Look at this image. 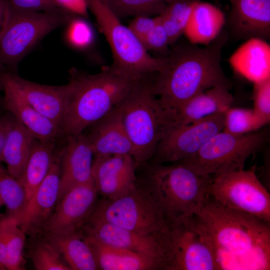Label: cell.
Returning a JSON list of instances; mask_svg holds the SVG:
<instances>
[{"label":"cell","mask_w":270,"mask_h":270,"mask_svg":"<svg viewBox=\"0 0 270 270\" xmlns=\"http://www.w3.org/2000/svg\"><path fill=\"white\" fill-rule=\"evenodd\" d=\"M202 0H168L158 16L167 32L170 46L183 34L194 6Z\"/></svg>","instance_id":"f1b7e54d"},{"label":"cell","mask_w":270,"mask_h":270,"mask_svg":"<svg viewBox=\"0 0 270 270\" xmlns=\"http://www.w3.org/2000/svg\"><path fill=\"white\" fill-rule=\"evenodd\" d=\"M16 10L28 12H52L61 9L54 0H7Z\"/></svg>","instance_id":"74e56055"},{"label":"cell","mask_w":270,"mask_h":270,"mask_svg":"<svg viewBox=\"0 0 270 270\" xmlns=\"http://www.w3.org/2000/svg\"><path fill=\"white\" fill-rule=\"evenodd\" d=\"M107 244L154 258L163 265L162 236L142 234L90 216L80 230Z\"/></svg>","instance_id":"2e32d148"},{"label":"cell","mask_w":270,"mask_h":270,"mask_svg":"<svg viewBox=\"0 0 270 270\" xmlns=\"http://www.w3.org/2000/svg\"><path fill=\"white\" fill-rule=\"evenodd\" d=\"M269 140L267 129L243 134L220 131L195 154L179 162L196 172L214 176L244 169L248 158Z\"/></svg>","instance_id":"9c48e42d"},{"label":"cell","mask_w":270,"mask_h":270,"mask_svg":"<svg viewBox=\"0 0 270 270\" xmlns=\"http://www.w3.org/2000/svg\"><path fill=\"white\" fill-rule=\"evenodd\" d=\"M60 8L75 14L88 17L87 0H54Z\"/></svg>","instance_id":"ab89813d"},{"label":"cell","mask_w":270,"mask_h":270,"mask_svg":"<svg viewBox=\"0 0 270 270\" xmlns=\"http://www.w3.org/2000/svg\"><path fill=\"white\" fill-rule=\"evenodd\" d=\"M136 165L127 154L95 157L92 175L98 194L104 198H118L134 188L138 182Z\"/></svg>","instance_id":"e0dca14e"},{"label":"cell","mask_w":270,"mask_h":270,"mask_svg":"<svg viewBox=\"0 0 270 270\" xmlns=\"http://www.w3.org/2000/svg\"><path fill=\"white\" fill-rule=\"evenodd\" d=\"M6 126V136L2 159L8 172L18 180L24 170L32 145L34 135L12 114L3 117Z\"/></svg>","instance_id":"cb8c5ba5"},{"label":"cell","mask_w":270,"mask_h":270,"mask_svg":"<svg viewBox=\"0 0 270 270\" xmlns=\"http://www.w3.org/2000/svg\"><path fill=\"white\" fill-rule=\"evenodd\" d=\"M0 196L6 208L3 218L16 221L26 204L24 189L0 163Z\"/></svg>","instance_id":"f546056e"},{"label":"cell","mask_w":270,"mask_h":270,"mask_svg":"<svg viewBox=\"0 0 270 270\" xmlns=\"http://www.w3.org/2000/svg\"><path fill=\"white\" fill-rule=\"evenodd\" d=\"M224 112H219L173 128L158 144L152 156L153 162H177L195 154L213 136L222 130Z\"/></svg>","instance_id":"7c38bea8"},{"label":"cell","mask_w":270,"mask_h":270,"mask_svg":"<svg viewBox=\"0 0 270 270\" xmlns=\"http://www.w3.org/2000/svg\"><path fill=\"white\" fill-rule=\"evenodd\" d=\"M0 227L6 244L7 270H24L26 260L24 256V248L26 234L13 220L2 218Z\"/></svg>","instance_id":"4dcf8cb0"},{"label":"cell","mask_w":270,"mask_h":270,"mask_svg":"<svg viewBox=\"0 0 270 270\" xmlns=\"http://www.w3.org/2000/svg\"><path fill=\"white\" fill-rule=\"evenodd\" d=\"M158 20V16L154 18L139 16L134 17L128 27L140 41L154 28Z\"/></svg>","instance_id":"f35d334b"},{"label":"cell","mask_w":270,"mask_h":270,"mask_svg":"<svg viewBox=\"0 0 270 270\" xmlns=\"http://www.w3.org/2000/svg\"><path fill=\"white\" fill-rule=\"evenodd\" d=\"M89 8L96 18L110 47L113 64L138 78L159 71L164 57L151 56L140 40L128 27L123 25L103 0H87Z\"/></svg>","instance_id":"30bf717a"},{"label":"cell","mask_w":270,"mask_h":270,"mask_svg":"<svg viewBox=\"0 0 270 270\" xmlns=\"http://www.w3.org/2000/svg\"><path fill=\"white\" fill-rule=\"evenodd\" d=\"M150 74L140 78L116 106L137 168L153 156L159 142L177 126L172 110L154 94Z\"/></svg>","instance_id":"277c9868"},{"label":"cell","mask_w":270,"mask_h":270,"mask_svg":"<svg viewBox=\"0 0 270 270\" xmlns=\"http://www.w3.org/2000/svg\"><path fill=\"white\" fill-rule=\"evenodd\" d=\"M6 136V126L2 118H0V163L2 162V152Z\"/></svg>","instance_id":"7bdbcfd3"},{"label":"cell","mask_w":270,"mask_h":270,"mask_svg":"<svg viewBox=\"0 0 270 270\" xmlns=\"http://www.w3.org/2000/svg\"><path fill=\"white\" fill-rule=\"evenodd\" d=\"M74 14L62 8L46 12L24 11L8 4V22L0 36V65L17 72L18 64L26 54L48 33L67 24Z\"/></svg>","instance_id":"52a82bcc"},{"label":"cell","mask_w":270,"mask_h":270,"mask_svg":"<svg viewBox=\"0 0 270 270\" xmlns=\"http://www.w3.org/2000/svg\"><path fill=\"white\" fill-rule=\"evenodd\" d=\"M90 126L86 136L95 157L127 154L133 158L134 147L116 106Z\"/></svg>","instance_id":"ffe728a7"},{"label":"cell","mask_w":270,"mask_h":270,"mask_svg":"<svg viewBox=\"0 0 270 270\" xmlns=\"http://www.w3.org/2000/svg\"><path fill=\"white\" fill-rule=\"evenodd\" d=\"M209 193L228 208L270 222V194L254 169L212 176Z\"/></svg>","instance_id":"8fae6325"},{"label":"cell","mask_w":270,"mask_h":270,"mask_svg":"<svg viewBox=\"0 0 270 270\" xmlns=\"http://www.w3.org/2000/svg\"><path fill=\"white\" fill-rule=\"evenodd\" d=\"M195 214L210 237L218 270L270 269V222L210 198Z\"/></svg>","instance_id":"7a4b0ae2"},{"label":"cell","mask_w":270,"mask_h":270,"mask_svg":"<svg viewBox=\"0 0 270 270\" xmlns=\"http://www.w3.org/2000/svg\"><path fill=\"white\" fill-rule=\"evenodd\" d=\"M234 98L230 90L214 87L194 96L173 110L177 126L191 124L232 106Z\"/></svg>","instance_id":"603a6c76"},{"label":"cell","mask_w":270,"mask_h":270,"mask_svg":"<svg viewBox=\"0 0 270 270\" xmlns=\"http://www.w3.org/2000/svg\"><path fill=\"white\" fill-rule=\"evenodd\" d=\"M253 100V110L268 124L270 120V78L254 83Z\"/></svg>","instance_id":"d590c367"},{"label":"cell","mask_w":270,"mask_h":270,"mask_svg":"<svg viewBox=\"0 0 270 270\" xmlns=\"http://www.w3.org/2000/svg\"><path fill=\"white\" fill-rule=\"evenodd\" d=\"M119 18L159 15L168 0H103Z\"/></svg>","instance_id":"1f68e13d"},{"label":"cell","mask_w":270,"mask_h":270,"mask_svg":"<svg viewBox=\"0 0 270 270\" xmlns=\"http://www.w3.org/2000/svg\"><path fill=\"white\" fill-rule=\"evenodd\" d=\"M142 166L144 172L138 181L150 192L168 224L195 214L210 199L211 176L180 162Z\"/></svg>","instance_id":"5b68a950"},{"label":"cell","mask_w":270,"mask_h":270,"mask_svg":"<svg viewBox=\"0 0 270 270\" xmlns=\"http://www.w3.org/2000/svg\"><path fill=\"white\" fill-rule=\"evenodd\" d=\"M46 238L58 248L70 270H99L90 247L79 230L60 235L46 233Z\"/></svg>","instance_id":"83f0119b"},{"label":"cell","mask_w":270,"mask_h":270,"mask_svg":"<svg viewBox=\"0 0 270 270\" xmlns=\"http://www.w3.org/2000/svg\"><path fill=\"white\" fill-rule=\"evenodd\" d=\"M5 108L40 140H54L65 136L62 130L25 101L1 77Z\"/></svg>","instance_id":"7402d4cb"},{"label":"cell","mask_w":270,"mask_h":270,"mask_svg":"<svg viewBox=\"0 0 270 270\" xmlns=\"http://www.w3.org/2000/svg\"><path fill=\"white\" fill-rule=\"evenodd\" d=\"M66 137V144L61 150L58 202L70 190L93 180L94 154L86 134L82 132Z\"/></svg>","instance_id":"d6986e66"},{"label":"cell","mask_w":270,"mask_h":270,"mask_svg":"<svg viewBox=\"0 0 270 270\" xmlns=\"http://www.w3.org/2000/svg\"><path fill=\"white\" fill-rule=\"evenodd\" d=\"M30 254L36 270H70L58 248L46 238L34 246Z\"/></svg>","instance_id":"836d02e7"},{"label":"cell","mask_w":270,"mask_h":270,"mask_svg":"<svg viewBox=\"0 0 270 270\" xmlns=\"http://www.w3.org/2000/svg\"><path fill=\"white\" fill-rule=\"evenodd\" d=\"M61 150L45 178L34 190L16 222L26 234L34 236L44 232L46 226L56 206L60 178Z\"/></svg>","instance_id":"5bb4252c"},{"label":"cell","mask_w":270,"mask_h":270,"mask_svg":"<svg viewBox=\"0 0 270 270\" xmlns=\"http://www.w3.org/2000/svg\"><path fill=\"white\" fill-rule=\"evenodd\" d=\"M54 140L36 139L22 176L18 180L24 187L26 203L48 174L54 160Z\"/></svg>","instance_id":"4316f807"},{"label":"cell","mask_w":270,"mask_h":270,"mask_svg":"<svg viewBox=\"0 0 270 270\" xmlns=\"http://www.w3.org/2000/svg\"><path fill=\"white\" fill-rule=\"evenodd\" d=\"M228 62L236 72L254 83L270 78V46L264 40H248Z\"/></svg>","instance_id":"d4e9b609"},{"label":"cell","mask_w":270,"mask_h":270,"mask_svg":"<svg viewBox=\"0 0 270 270\" xmlns=\"http://www.w3.org/2000/svg\"><path fill=\"white\" fill-rule=\"evenodd\" d=\"M228 38V32L222 30L204 47L182 42L170 50L152 83L154 94L164 106L173 110L209 88H232V82L221 64L222 48Z\"/></svg>","instance_id":"6da1fadb"},{"label":"cell","mask_w":270,"mask_h":270,"mask_svg":"<svg viewBox=\"0 0 270 270\" xmlns=\"http://www.w3.org/2000/svg\"><path fill=\"white\" fill-rule=\"evenodd\" d=\"M2 205H4V202H3L2 200V198H1V197L0 196V208L1 206ZM2 218H3V216H0V222L2 221Z\"/></svg>","instance_id":"f6af8a7d"},{"label":"cell","mask_w":270,"mask_h":270,"mask_svg":"<svg viewBox=\"0 0 270 270\" xmlns=\"http://www.w3.org/2000/svg\"><path fill=\"white\" fill-rule=\"evenodd\" d=\"M218 5L220 4V0H214Z\"/></svg>","instance_id":"bcb514c9"},{"label":"cell","mask_w":270,"mask_h":270,"mask_svg":"<svg viewBox=\"0 0 270 270\" xmlns=\"http://www.w3.org/2000/svg\"><path fill=\"white\" fill-rule=\"evenodd\" d=\"M2 79L28 104L62 129L71 91L69 82L62 86L40 84L7 70L3 72Z\"/></svg>","instance_id":"4fadbf2b"},{"label":"cell","mask_w":270,"mask_h":270,"mask_svg":"<svg viewBox=\"0 0 270 270\" xmlns=\"http://www.w3.org/2000/svg\"><path fill=\"white\" fill-rule=\"evenodd\" d=\"M158 20L154 28L141 40L144 48L147 50H152L166 56L170 52L169 38L166 30L160 22Z\"/></svg>","instance_id":"8d00e7d4"},{"label":"cell","mask_w":270,"mask_h":270,"mask_svg":"<svg viewBox=\"0 0 270 270\" xmlns=\"http://www.w3.org/2000/svg\"><path fill=\"white\" fill-rule=\"evenodd\" d=\"M265 125L253 109L230 106L225 111L222 130L243 134L259 130Z\"/></svg>","instance_id":"d6a6232c"},{"label":"cell","mask_w":270,"mask_h":270,"mask_svg":"<svg viewBox=\"0 0 270 270\" xmlns=\"http://www.w3.org/2000/svg\"><path fill=\"white\" fill-rule=\"evenodd\" d=\"M98 194L93 180L70 190L58 202L44 232L60 235L78 231L94 209Z\"/></svg>","instance_id":"9a60e30c"},{"label":"cell","mask_w":270,"mask_h":270,"mask_svg":"<svg viewBox=\"0 0 270 270\" xmlns=\"http://www.w3.org/2000/svg\"><path fill=\"white\" fill-rule=\"evenodd\" d=\"M90 216L148 236H162L168 223L150 192L138 181L124 194L97 202Z\"/></svg>","instance_id":"ba28073f"},{"label":"cell","mask_w":270,"mask_h":270,"mask_svg":"<svg viewBox=\"0 0 270 270\" xmlns=\"http://www.w3.org/2000/svg\"><path fill=\"white\" fill-rule=\"evenodd\" d=\"M8 16V2L7 0H0V36L6 24Z\"/></svg>","instance_id":"60d3db41"},{"label":"cell","mask_w":270,"mask_h":270,"mask_svg":"<svg viewBox=\"0 0 270 270\" xmlns=\"http://www.w3.org/2000/svg\"><path fill=\"white\" fill-rule=\"evenodd\" d=\"M226 20L220 8L202 0L194 6L183 34L192 44L206 46L220 33Z\"/></svg>","instance_id":"484cf974"},{"label":"cell","mask_w":270,"mask_h":270,"mask_svg":"<svg viewBox=\"0 0 270 270\" xmlns=\"http://www.w3.org/2000/svg\"><path fill=\"white\" fill-rule=\"evenodd\" d=\"M6 70L4 67L0 65V90H2V84H1V77L3 72Z\"/></svg>","instance_id":"ee69618b"},{"label":"cell","mask_w":270,"mask_h":270,"mask_svg":"<svg viewBox=\"0 0 270 270\" xmlns=\"http://www.w3.org/2000/svg\"><path fill=\"white\" fill-rule=\"evenodd\" d=\"M79 231L90 247L99 270H162L160 262L154 258L107 244L92 236Z\"/></svg>","instance_id":"44dd1931"},{"label":"cell","mask_w":270,"mask_h":270,"mask_svg":"<svg viewBox=\"0 0 270 270\" xmlns=\"http://www.w3.org/2000/svg\"><path fill=\"white\" fill-rule=\"evenodd\" d=\"M142 78L113 64L95 74L71 69L68 81L71 91L62 126L65 136L82 133L105 116Z\"/></svg>","instance_id":"3957f363"},{"label":"cell","mask_w":270,"mask_h":270,"mask_svg":"<svg viewBox=\"0 0 270 270\" xmlns=\"http://www.w3.org/2000/svg\"><path fill=\"white\" fill-rule=\"evenodd\" d=\"M226 18L229 34L235 40L270 38V0H228Z\"/></svg>","instance_id":"ac0fdd59"},{"label":"cell","mask_w":270,"mask_h":270,"mask_svg":"<svg viewBox=\"0 0 270 270\" xmlns=\"http://www.w3.org/2000/svg\"><path fill=\"white\" fill-rule=\"evenodd\" d=\"M67 24L66 38L72 46L83 49L91 45L94 40V32L85 20L74 16Z\"/></svg>","instance_id":"e575fe53"},{"label":"cell","mask_w":270,"mask_h":270,"mask_svg":"<svg viewBox=\"0 0 270 270\" xmlns=\"http://www.w3.org/2000/svg\"><path fill=\"white\" fill-rule=\"evenodd\" d=\"M7 252L6 240L0 227V270H7Z\"/></svg>","instance_id":"b9f144b4"},{"label":"cell","mask_w":270,"mask_h":270,"mask_svg":"<svg viewBox=\"0 0 270 270\" xmlns=\"http://www.w3.org/2000/svg\"><path fill=\"white\" fill-rule=\"evenodd\" d=\"M164 270H218L214 247L194 214L170 224L162 238Z\"/></svg>","instance_id":"8992f818"}]
</instances>
